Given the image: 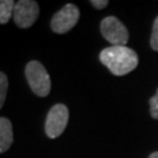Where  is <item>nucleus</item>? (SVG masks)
Instances as JSON below:
<instances>
[{"label":"nucleus","instance_id":"nucleus-2","mask_svg":"<svg viewBox=\"0 0 158 158\" xmlns=\"http://www.w3.org/2000/svg\"><path fill=\"white\" fill-rule=\"evenodd\" d=\"M25 74L29 87L35 95L46 97L51 93L52 82L49 74L39 61H31L27 63Z\"/></svg>","mask_w":158,"mask_h":158},{"label":"nucleus","instance_id":"nucleus-9","mask_svg":"<svg viewBox=\"0 0 158 158\" xmlns=\"http://www.w3.org/2000/svg\"><path fill=\"white\" fill-rule=\"evenodd\" d=\"M7 89H8V80L6 74L0 72V109L2 108L7 95Z\"/></svg>","mask_w":158,"mask_h":158},{"label":"nucleus","instance_id":"nucleus-12","mask_svg":"<svg viewBox=\"0 0 158 158\" xmlns=\"http://www.w3.org/2000/svg\"><path fill=\"white\" fill-rule=\"evenodd\" d=\"M90 4L95 8H97V10H102V8H106L107 7L109 1H107V0H91Z\"/></svg>","mask_w":158,"mask_h":158},{"label":"nucleus","instance_id":"nucleus-4","mask_svg":"<svg viewBox=\"0 0 158 158\" xmlns=\"http://www.w3.org/2000/svg\"><path fill=\"white\" fill-rule=\"evenodd\" d=\"M80 18V10L73 4H67L60 11H57L51 21V28L57 34L69 32L77 23Z\"/></svg>","mask_w":158,"mask_h":158},{"label":"nucleus","instance_id":"nucleus-1","mask_svg":"<svg viewBox=\"0 0 158 158\" xmlns=\"http://www.w3.org/2000/svg\"><path fill=\"white\" fill-rule=\"evenodd\" d=\"M100 61L116 76H123L132 72L138 64L136 52L125 46H110L100 54Z\"/></svg>","mask_w":158,"mask_h":158},{"label":"nucleus","instance_id":"nucleus-8","mask_svg":"<svg viewBox=\"0 0 158 158\" xmlns=\"http://www.w3.org/2000/svg\"><path fill=\"white\" fill-rule=\"evenodd\" d=\"M15 2L13 0H0V23L4 25L10 21L14 13Z\"/></svg>","mask_w":158,"mask_h":158},{"label":"nucleus","instance_id":"nucleus-11","mask_svg":"<svg viewBox=\"0 0 158 158\" xmlns=\"http://www.w3.org/2000/svg\"><path fill=\"white\" fill-rule=\"evenodd\" d=\"M150 114L153 118L158 119V89L156 95L150 98Z\"/></svg>","mask_w":158,"mask_h":158},{"label":"nucleus","instance_id":"nucleus-3","mask_svg":"<svg viewBox=\"0 0 158 158\" xmlns=\"http://www.w3.org/2000/svg\"><path fill=\"white\" fill-rule=\"evenodd\" d=\"M101 33L113 46H125L129 40L127 27L115 17H107L102 20Z\"/></svg>","mask_w":158,"mask_h":158},{"label":"nucleus","instance_id":"nucleus-13","mask_svg":"<svg viewBox=\"0 0 158 158\" xmlns=\"http://www.w3.org/2000/svg\"><path fill=\"white\" fill-rule=\"evenodd\" d=\"M149 158H158V151H157V152L151 153V155H150V157H149Z\"/></svg>","mask_w":158,"mask_h":158},{"label":"nucleus","instance_id":"nucleus-10","mask_svg":"<svg viewBox=\"0 0 158 158\" xmlns=\"http://www.w3.org/2000/svg\"><path fill=\"white\" fill-rule=\"evenodd\" d=\"M151 47H152L153 51L158 52V17L156 18L155 23H153L152 27V34H151Z\"/></svg>","mask_w":158,"mask_h":158},{"label":"nucleus","instance_id":"nucleus-5","mask_svg":"<svg viewBox=\"0 0 158 158\" xmlns=\"http://www.w3.org/2000/svg\"><path fill=\"white\" fill-rule=\"evenodd\" d=\"M69 111L64 104H55L46 118L45 130L49 138H56L62 134L68 124Z\"/></svg>","mask_w":158,"mask_h":158},{"label":"nucleus","instance_id":"nucleus-6","mask_svg":"<svg viewBox=\"0 0 158 158\" xmlns=\"http://www.w3.org/2000/svg\"><path fill=\"white\" fill-rule=\"evenodd\" d=\"M39 5L33 0H20L14 7V23L20 28H28L39 18Z\"/></svg>","mask_w":158,"mask_h":158},{"label":"nucleus","instance_id":"nucleus-7","mask_svg":"<svg viewBox=\"0 0 158 158\" xmlns=\"http://www.w3.org/2000/svg\"><path fill=\"white\" fill-rule=\"evenodd\" d=\"M13 143V128L11 121L0 117V153L6 152Z\"/></svg>","mask_w":158,"mask_h":158}]
</instances>
